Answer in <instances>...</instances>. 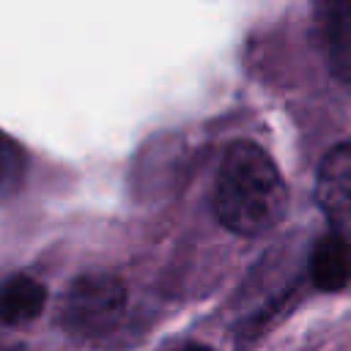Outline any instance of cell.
<instances>
[{
    "label": "cell",
    "mask_w": 351,
    "mask_h": 351,
    "mask_svg": "<svg viewBox=\"0 0 351 351\" xmlns=\"http://www.w3.org/2000/svg\"><path fill=\"white\" fill-rule=\"evenodd\" d=\"M214 217L239 236L269 233L288 208V186L271 156L250 140L225 148L211 189Z\"/></svg>",
    "instance_id": "6da1fadb"
},
{
    "label": "cell",
    "mask_w": 351,
    "mask_h": 351,
    "mask_svg": "<svg viewBox=\"0 0 351 351\" xmlns=\"http://www.w3.org/2000/svg\"><path fill=\"white\" fill-rule=\"evenodd\" d=\"M123 307V282L110 271H88L63 291L58 321L74 337H101L121 321Z\"/></svg>",
    "instance_id": "7a4b0ae2"
},
{
    "label": "cell",
    "mask_w": 351,
    "mask_h": 351,
    "mask_svg": "<svg viewBox=\"0 0 351 351\" xmlns=\"http://www.w3.org/2000/svg\"><path fill=\"white\" fill-rule=\"evenodd\" d=\"M315 200L332 230L351 244V140L324 154L315 178Z\"/></svg>",
    "instance_id": "3957f363"
},
{
    "label": "cell",
    "mask_w": 351,
    "mask_h": 351,
    "mask_svg": "<svg viewBox=\"0 0 351 351\" xmlns=\"http://www.w3.org/2000/svg\"><path fill=\"white\" fill-rule=\"evenodd\" d=\"M310 282L324 293H337L351 282V244L335 230L324 233L310 250Z\"/></svg>",
    "instance_id": "277c9868"
},
{
    "label": "cell",
    "mask_w": 351,
    "mask_h": 351,
    "mask_svg": "<svg viewBox=\"0 0 351 351\" xmlns=\"http://www.w3.org/2000/svg\"><path fill=\"white\" fill-rule=\"evenodd\" d=\"M47 302V291L30 274H11L0 282V321L3 324H27L33 321Z\"/></svg>",
    "instance_id": "5b68a950"
},
{
    "label": "cell",
    "mask_w": 351,
    "mask_h": 351,
    "mask_svg": "<svg viewBox=\"0 0 351 351\" xmlns=\"http://www.w3.org/2000/svg\"><path fill=\"white\" fill-rule=\"evenodd\" d=\"M324 49L332 74L343 82H351V3H337L326 8Z\"/></svg>",
    "instance_id": "8992f818"
},
{
    "label": "cell",
    "mask_w": 351,
    "mask_h": 351,
    "mask_svg": "<svg viewBox=\"0 0 351 351\" xmlns=\"http://www.w3.org/2000/svg\"><path fill=\"white\" fill-rule=\"evenodd\" d=\"M22 167H25L22 151L5 134H0V192L16 186V181L22 178Z\"/></svg>",
    "instance_id": "52a82bcc"
},
{
    "label": "cell",
    "mask_w": 351,
    "mask_h": 351,
    "mask_svg": "<svg viewBox=\"0 0 351 351\" xmlns=\"http://www.w3.org/2000/svg\"><path fill=\"white\" fill-rule=\"evenodd\" d=\"M178 351H211L208 346H197V343H189V346H184V348H178Z\"/></svg>",
    "instance_id": "ba28073f"
}]
</instances>
